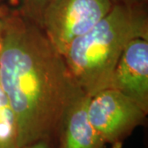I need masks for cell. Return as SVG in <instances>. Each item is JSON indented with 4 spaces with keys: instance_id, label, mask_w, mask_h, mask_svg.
<instances>
[{
    "instance_id": "5b68a950",
    "label": "cell",
    "mask_w": 148,
    "mask_h": 148,
    "mask_svg": "<svg viewBox=\"0 0 148 148\" xmlns=\"http://www.w3.org/2000/svg\"><path fill=\"white\" fill-rule=\"evenodd\" d=\"M109 88L119 90L148 113V39L127 45L111 77Z\"/></svg>"
},
{
    "instance_id": "8992f818",
    "label": "cell",
    "mask_w": 148,
    "mask_h": 148,
    "mask_svg": "<svg viewBox=\"0 0 148 148\" xmlns=\"http://www.w3.org/2000/svg\"><path fill=\"white\" fill-rule=\"evenodd\" d=\"M90 99L79 88L66 106L53 138L56 148H107L88 116Z\"/></svg>"
},
{
    "instance_id": "ba28073f",
    "label": "cell",
    "mask_w": 148,
    "mask_h": 148,
    "mask_svg": "<svg viewBox=\"0 0 148 148\" xmlns=\"http://www.w3.org/2000/svg\"><path fill=\"white\" fill-rule=\"evenodd\" d=\"M17 2L18 8L16 10L40 27L44 11L50 0H17Z\"/></svg>"
},
{
    "instance_id": "277c9868",
    "label": "cell",
    "mask_w": 148,
    "mask_h": 148,
    "mask_svg": "<svg viewBox=\"0 0 148 148\" xmlns=\"http://www.w3.org/2000/svg\"><path fill=\"white\" fill-rule=\"evenodd\" d=\"M147 112L119 90L106 88L90 96L88 116L102 140L122 148L125 140L146 122Z\"/></svg>"
},
{
    "instance_id": "3957f363",
    "label": "cell",
    "mask_w": 148,
    "mask_h": 148,
    "mask_svg": "<svg viewBox=\"0 0 148 148\" xmlns=\"http://www.w3.org/2000/svg\"><path fill=\"white\" fill-rule=\"evenodd\" d=\"M112 0H50L44 11L40 28L60 54L106 16Z\"/></svg>"
},
{
    "instance_id": "52a82bcc",
    "label": "cell",
    "mask_w": 148,
    "mask_h": 148,
    "mask_svg": "<svg viewBox=\"0 0 148 148\" xmlns=\"http://www.w3.org/2000/svg\"><path fill=\"white\" fill-rule=\"evenodd\" d=\"M0 148H20L14 114L0 86Z\"/></svg>"
},
{
    "instance_id": "8fae6325",
    "label": "cell",
    "mask_w": 148,
    "mask_h": 148,
    "mask_svg": "<svg viewBox=\"0 0 148 148\" xmlns=\"http://www.w3.org/2000/svg\"><path fill=\"white\" fill-rule=\"evenodd\" d=\"M3 30H4V22H3V18L2 15L0 14V52H1V49H2V45H3Z\"/></svg>"
},
{
    "instance_id": "7a4b0ae2",
    "label": "cell",
    "mask_w": 148,
    "mask_h": 148,
    "mask_svg": "<svg viewBox=\"0 0 148 148\" xmlns=\"http://www.w3.org/2000/svg\"><path fill=\"white\" fill-rule=\"evenodd\" d=\"M137 38L148 39L146 6L114 3L106 16L76 39L64 53L75 83L90 96L109 88L121 54Z\"/></svg>"
},
{
    "instance_id": "30bf717a",
    "label": "cell",
    "mask_w": 148,
    "mask_h": 148,
    "mask_svg": "<svg viewBox=\"0 0 148 148\" xmlns=\"http://www.w3.org/2000/svg\"><path fill=\"white\" fill-rule=\"evenodd\" d=\"M113 3H120L129 6H146L147 0H112Z\"/></svg>"
},
{
    "instance_id": "9c48e42d",
    "label": "cell",
    "mask_w": 148,
    "mask_h": 148,
    "mask_svg": "<svg viewBox=\"0 0 148 148\" xmlns=\"http://www.w3.org/2000/svg\"><path fill=\"white\" fill-rule=\"evenodd\" d=\"M20 148H56L53 138H45L29 143Z\"/></svg>"
},
{
    "instance_id": "6da1fadb",
    "label": "cell",
    "mask_w": 148,
    "mask_h": 148,
    "mask_svg": "<svg viewBox=\"0 0 148 148\" xmlns=\"http://www.w3.org/2000/svg\"><path fill=\"white\" fill-rule=\"evenodd\" d=\"M2 16L0 86L16 119L21 147L54 138L65 107L80 87L40 27L16 9Z\"/></svg>"
}]
</instances>
